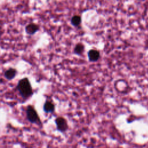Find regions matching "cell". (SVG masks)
<instances>
[{
	"label": "cell",
	"mask_w": 148,
	"mask_h": 148,
	"mask_svg": "<svg viewBox=\"0 0 148 148\" xmlns=\"http://www.w3.org/2000/svg\"><path fill=\"white\" fill-rule=\"evenodd\" d=\"M87 56L90 62H97L100 58V53L98 50L90 49L87 53Z\"/></svg>",
	"instance_id": "obj_4"
},
{
	"label": "cell",
	"mask_w": 148,
	"mask_h": 148,
	"mask_svg": "<svg viewBox=\"0 0 148 148\" xmlns=\"http://www.w3.org/2000/svg\"><path fill=\"white\" fill-rule=\"evenodd\" d=\"M43 109L45 113H53L55 109L54 104L51 101L47 100L46 101V102L43 105Z\"/></svg>",
	"instance_id": "obj_7"
},
{
	"label": "cell",
	"mask_w": 148,
	"mask_h": 148,
	"mask_svg": "<svg viewBox=\"0 0 148 148\" xmlns=\"http://www.w3.org/2000/svg\"><path fill=\"white\" fill-rule=\"evenodd\" d=\"M55 123L56 125L57 130L61 133L65 132L69 128L68 122L63 117H57L55 119Z\"/></svg>",
	"instance_id": "obj_3"
},
{
	"label": "cell",
	"mask_w": 148,
	"mask_h": 148,
	"mask_svg": "<svg viewBox=\"0 0 148 148\" xmlns=\"http://www.w3.org/2000/svg\"><path fill=\"white\" fill-rule=\"evenodd\" d=\"M26 117L29 122L40 125L42 123L34 106L29 105L26 109Z\"/></svg>",
	"instance_id": "obj_2"
},
{
	"label": "cell",
	"mask_w": 148,
	"mask_h": 148,
	"mask_svg": "<svg viewBox=\"0 0 148 148\" xmlns=\"http://www.w3.org/2000/svg\"><path fill=\"white\" fill-rule=\"evenodd\" d=\"M82 23V18L79 15H73L71 18V23L74 27H79Z\"/></svg>",
	"instance_id": "obj_9"
},
{
	"label": "cell",
	"mask_w": 148,
	"mask_h": 148,
	"mask_svg": "<svg viewBox=\"0 0 148 148\" xmlns=\"http://www.w3.org/2000/svg\"><path fill=\"white\" fill-rule=\"evenodd\" d=\"M39 25L34 23H31L27 24L25 27V32L29 35H34L37 31H39Z\"/></svg>",
	"instance_id": "obj_5"
},
{
	"label": "cell",
	"mask_w": 148,
	"mask_h": 148,
	"mask_svg": "<svg viewBox=\"0 0 148 148\" xmlns=\"http://www.w3.org/2000/svg\"><path fill=\"white\" fill-rule=\"evenodd\" d=\"M17 71L13 68H9L7 70H6L4 73L3 75L4 77L8 80H11L13 79L17 75Z\"/></svg>",
	"instance_id": "obj_6"
},
{
	"label": "cell",
	"mask_w": 148,
	"mask_h": 148,
	"mask_svg": "<svg viewBox=\"0 0 148 148\" xmlns=\"http://www.w3.org/2000/svg\"><path fill=\"white\" fill-rule=\"evenodd\" d=\"M84 51V45L82 43H77L73 49V53L77 56L82 55Z\"/></svg>",
	"instance_id": "obj_8"
},
{
	"label": "cell",
	"mask_w": 148,
	"mask_h": 148,
	"mask_svg": "<svg viewBox=\"0 0 148 148\" xmlns=\"http://www.w3.org/2000/svg\"><path fill=\"white\" fill-rule=\"evenodd\" d=\"M20 95L23 99H28L33 94V90L28 77H24L18 80L17 86Z\"/></svg>",
	"instance_id": "obj_1"
}]
</instances>
